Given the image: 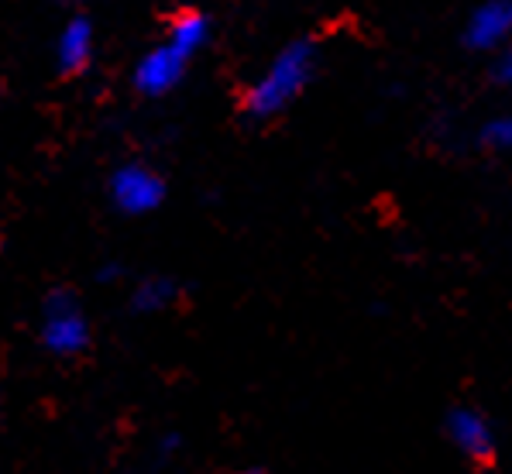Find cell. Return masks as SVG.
Returning <instances> with one entry per match:
<instances>
[{
    "instance_id": "6da1fadb",
    "label": "cell",
    "mask_w": 512,
    "mask_h": 474,
    "mask_svg": "<svg viewBox=\"0 0 512 474\" xmlns=\"http://www.w3.org/2000/svg\"><path fill=\"white\" fill-rule=\"evenodd\" d=\"M313 69V49L306 42L289 45L286 52L275 55V62L262 73L255 86L248 93V110L255 117H272L279 114L289 100L296 97L299 90L306 86Z\"/></svg>"
},
{
    "instance_id": "7a4b0ae2",
    "label": "cell",
    "mask_w": 512,
    "mask_h": 474,
    "mask_svg": "<svg viewBox=\"0 0 512 474\" xmlns=\"http://www.w3.org/2000/svg\"><path fill=\"white\" fill-rule=\"evenodd\" d=\"M42 341L55 354H76V351H83L86 341H90V330H86L83 313L76 310L73 299H69L66 292H59V296H52L49 303H45Z\"/></svg>"
},
{
    "instance_id": "3957f363",
    "label": "cell",
    "mask_w": 512,
    "mask_h": 474,
    "mask_svg": "<svg viewBox=\"0 0 512 474\" xmlns=\"http://www.w3.org/2000/svg\"><path fill=\"white\" fill-rule=\"evenodd\" d=\"M110 196L124 213H152L162 203L165 183L145 165H124L110 179Z\"/></svg>"
},
{
    "instance_id": "277c9868",
    "label": "cell",
    "mask_w": 512,
    "mask_h": 474,
    "mask_svg": "<svg viewBox=\"0 0 512 474\" xmlns=\"http://www.w3.org/2000/svg\"><path fill=\"white\" fill-rule=\"evenodd\" d=\"M186 52H179L176 45H159V49H152L145 55V59L138 62L135 69V86L141 93H148V97H162V93H169L172 86L183 79V69H186Z\"/></svg>"
},
{
    "instance_id": "5b68a950",
    "label": "cell",
    "mask_w": 512,
    "mask_h": 474,
    "mask_svg": "<svg viewBox=\"0 0 512 474\" xmlns=\"http://www.w3.org/2000/svg\"><path fill=\"white\" fill-rule=\"evenodd\" d=\"M512 35V0H488L468 21V42L475 49H495Z\"/></svg>"
},
{
    "instance_id": "8992f818",
    "label": "cell",
    "mask_w": 512,
    "mask_h": 474,
    "mask_svg": "<svg viewBox=\"0 0 512 474\" xmlns=\"http://www.w3.org/2000/svg\"><path fill=\"white\" fill-rule=\"evenodd\" d=\"M447 437L454 440V447H458L464 457L485 461V457L492 454V430H488V423L478 413H471V409L451 413V420H447Z\"/></svg>"
},
{
    "instance_id": "52a82bcc",
    "label": "cell",
    "mask_w": 512,
    "mask_h": 474,
    "mask_svg": "<svg viewBox=\"0 0 512 474\" xmlns=\"http://www.w3.org/2000/svg\"><path fill=\"white\" fill-rule=\"evenodd\" d=\"M90 52H93V28L90 21L83 18H73L59 35V45H55V55H59V66L66 73H76L90 62Z\"/></svg>"
},
{
    "instance_id": "ba28073f",
    "label": "cell",
    "mask_w": 512,
    "mask_h": 474,
    "mask_svg": "<svg viewBox=\"0 0 512 474\" xmlns=\"http://www.w3.org/2000/svg\"><path fill=\"white\" fill-rule=\"evenodd\" d=\"M207 35H210V25L203 14H183V18H176V25H172V38L169 42L176 45L179 52L193 55L200 52L203 45H207Z\"/></svg>"
},
{
    "instance_id": "9c48e42d",
    "label": "cell",
    "mask_w": 512,
    "mask_h": 474,
    "mask_svg": "<svg viewBox=\"0 0 512 474\" xmlns=\"http://www.w3.org/2000/svg\"><path fill=\"white\" fill-rule=\"evenodd\" d=\"M172 296H176V286H172V282L148 279V282H141L138 292H135V306H138V310H145V313H152V310H162V306H169Z\"/></svg>"
},
{
    "instance_id": "30bf717a",
    "label": "cell",
    "mask_w": 512,
    "mask_h": 474,
    "mask_svg": "<svg viewBox=\"0 0 512 474\" xmlns=\"http://www.w3.org/2000/svg\"><path fill=\"white\" fill-rule=\"evenodd\" d=\"M485 138L492 141V145H499V148H512V114H506V117H499V121L488 124Z\"/></svg>"
},
{
    "instance_id": "8fae6325",
    "label": "cell",
    "mask_w": 512,
    "mask_h": 474,
    "mask_svg": "<svg viewBox=\"0 0 512 474\" xmlns=\"http://www.w3.org/2000/svg\"><path fill=\"white\" fill-rule=\"evenodd\" d=\"M502 79H509L512 83V49L502 55Z\"/></svg>"
},
{
    "instance_id": "7c38bea8",
    "label": "cell",
    "mask_w": 512,
    "mask_h": 474,
    "mask_svg": "<svg viewBox=\"0 0 512 474\" xmlns=\"http://www.w3.org/2000/svg\"><path fill=\"white\" fill-rule=\"evenodd\" d=\"M244 474H262V471H244Z\"/></svg>"
}]
</instances>
